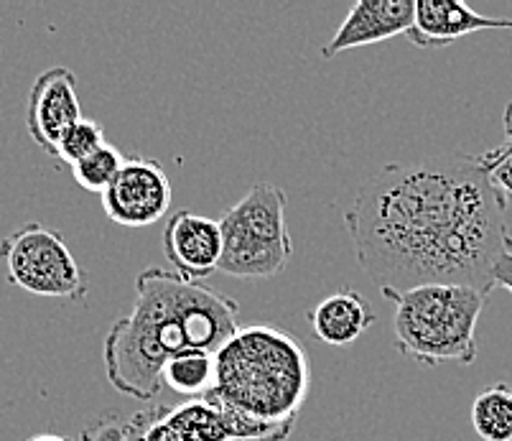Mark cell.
<instances>
[{"instance_id": "1", "label": "cell", "mask_w": 512, "mask_h": 441, "mask_svg": "<svg viewBox=\"0 0 512 441\" xmlns=\"http://www.w3.org/2000/svg\"><path fill=\"white\" fill-rule=\"evenodd\" d=\"M344 227L380 291L459 283L490 294L492 268L512 245L505 197L464 153L385 164L357 189Z\"/></svg>"}, {"instance_id": "2", "label": "cell", "mask_w": 512, "mask_h": 441, "mask_svg": "<svg viewBox=\"0 0 512 441\" xmlns=\"http://www.w3.org/2000/svg\"><path fill=\"white\" fill-rule=\"evenodd\" d=\"M240 329V304L166 268L136 278V304L105 334L102 360L115 391L136 401L161 393L166 362L181 352H212Z\"/></svg>"}, {"instance_id": "3", "label": "cell", "mask_w": 512, "mask_h": 441, "mask_svg": "<svg viewBox=\"0 0 512 441\" xmlns=\"http://www.w3.org/2000/svg\"><path fill=\"white\" fill-rule=\"evenodd\" d=\"M214 401L255 421L293 429L311 391L309 350L271 324L240 327L214 355Z\"/></svg>"}, {"instance_id": "4", "label": "cell", "mask_w": 512, "mask_h": 441, "mask_svg": "<svg viewBox=\"0 0 512 441\" xmlns=\"http://www.w3.org/2000/svg\"><path fill=\"white\" fill-rule=\"evenodd\" d=\"M393 301L395 350L423 368L477 360V324L487 294L459 283H426L408 291H380Z\"/></svg>"}, {"instance_id": "5", "label": "cell", "mask_w": 512, "mask_h": 441, "mask_svg": "<svg viewBox=\"0 0 512 441\" xmlns=\"http://www.w3.org/2000/svg\"><path fill=\"white\" fill-rule=\"evenodd\" d=\"M288 197L281 187L258 181L220 217V271L232 278H273L286 271L293 240L286 225Z\"/></svg>"}, {"instance_id": "6", "label": "cell", "mask_w": 512, "mask_h": 441, "mask_svg": "<svg viewBox=\"0 0 512 441\" xmlns=\"http://www.w3.org/2000/svg\"><path fill=\"white\" fill-rule=\"evenodd\" d=\"M0 261L13 286L44 299L85 301L90 283L62 232L29 222L0 240Z\"/></svg>"}, {"instance_id": "7", "label": "cell", "mask_w": 512, "mask_h": 441, "mask_svg": "<svg viewBox=\"0 0 512 441\" xmlns=\"http://www.w3.org/2000/svg\"><path fill=\"white\" fill-rule=\"evenodd\" d=\"M107 220L123 227H148L171 210V179L164 164L146 156H130L115 181L102 194Z\"/></svg>"}, {"instance_id": "8", "label": "cell", "mask_w": 512, "mask_h": 441, "mask_svg": "<svg viewBox=\"0 0 512 441\" xmlns=\"http://www.w3.org/2000/svg\"><path fill=\"white\" fill-rule=\"evenodd\" d=\"M77 95V77L67 67H51L36 77L26 102V128L41 151L57 159V146L64 133L82 120Z\"/></svg>"}, {"instance_id": "9", "label": "cell", "mask_w": 512, "mask_h": 441, "mask_svg": "<svg viewBox=\"0 0 512 441\" xmlns=\"http://www.w3.org/2000/svg\"><path fill=\"white\" fill-rule=\"evenodd\" d=\"M164 255L171 271L186 283H202L220 271L222 227L220 220L179 210L164 227Z\"/></svg>"}, {"instance_id": "10", "label": "cell", "mask_w": 512, "mask_h": 441, "mask_svg": "<svg viewBox=\"0 0 512 441\" xmlns=\"http://www.w3.org/2000/svg\"><path fill=\"white\" fill-rule=\"evenodd\" d=\"M413 0H360L349 8L339 29L324 44L321 57H337L360 46L380 44L393 36H408L413 26Z\"/></svg>"}, {"instance_id": "11", "label": "cell", "mask_w": 512, "mask_h": 441, "mask_svg": "<svg viewBox=\"0 0 512 441\" xmlns=\"http://www.w3.org/2000/svg\"><path fill=\"white\" fill-rule=\"evenodd\" d=\"M510 23L512 18L482 16L459 0H416L408 39L418 49H441V46L454 44V41L477 34V31H510Z\"/></svg>"}, {"instance_id": "12", "label": "cell", "mask_w": 512, "mask_h": 441, "mask_svg": "<svg viewBox=\"0 0 512 441\" xmlns=\"http://www.w3.org/2000/svg\"><path fill=\"white\" fill-rule=\"evenodd\" d=\"M306 319L324 345L349 347L375 324L377 314L360 291L344 286L309 309Z\"/></svg>"}, {"instance_id": "13", "label": "cell", "mask_w": 512, "mask_h": 441, "mask_svg": "<svg viewBox=\"0 0 512 441\" xmlns=\"http://www.w3.org/2000/svg\"><path fill=\"white\" fill-rule=\"evenodd\" d=\"M158 413L179 441H232L225 416L207 398H192L181 406H158Z\"/></svg>"}, {"instance_id": "14", "label": "cell", "mask_w": 512, "mask_h": 441, "mask_svg": "<svg viewBox=\"0 0 512 441\" xmlns=\"http://www.w3.org/2000/svg\"><path fill=\"white\" fill-rule=\"evenodd\" d=\"M214 355L212 352H181L166 362L161 383L179 396L204 398L214 388Z\"/></svg>"}, {"instance_id": "15", "label": "cell", "mask_w": 512, "mask_h": 441, "mask_svg": "<svg viewBox=\"0 0 512 441\" xmlns=\"http://www.w3.org/2000/svg\"><path fill=\"white\" fill-rule=\"evenodd\" d=\"M472 429L484 441H512V388L495 383L472 403Z\"/></svg>"}, {"instance_id": "16", "label": "cell", "mask_w": 512, "mask_h": 441, "mask_svg": "<svg viewBox=\"0 0 512 441\" xmlns=\"http://www.w3.org/2000/svg\"><path fill=\"white\" fill-rule=\"evenodd\" d=\"M123 164H125L123 153L107 143V146H102L100 151L90 153L87 159L77 161V164L72 166V176L79 187L85 189V192L100 194L102 197L105 189L115 181V176L120 174Z\"/></svg>"}, {"instance_id": "17", "label": "cell", "mask_w": 512, "mask_h": 441, "mask_svg": "<svg viewBox=\"0 0 512 441\" xmlns=\"http://www.w3.org/2000/svg\"><path fill=\"white\" fill-rule=\"evenodd\" d=\"M102 146H107L105 128H102L97 120L82 118L62 136V141H59L57 146V159L64 161V164L74 166L77 161L87 159L90 153L100 151Z\"/></svg>"}, {"instance_id": "18", "label": "cell", "mask_w": 512, "mask_h": 441, "mask_svg": "<svg viewBox=\"0 0 512 441\" xmlns=\"http://www.w3.org/2000/svg\"><path fill=\"white\" fill-rule=\"evenodd\" d=\"M502 128H505V141L500 143V146H495L492 151L482 153V156H477L479 164H482V169L490 174L492 169H495L497 164H500L502 159H507V156H512V97L510 102H507L505 108V115H502Z\"/></svg>"}, {"instance_id": "19", "label": "cell", "mask_w": 512, "mask_h": 441, "mask_svg": "<svg viewBox=\"0 0 512 441\" xmlns=\"http://www.w3.org/2000/svg\"><path fill=\"white\" fill-rule=\"evenodd\" d=\"M82 441H128V429L115 419L97 421L95 426L85 429Z\"/></svg>"}, {"instance_id": "20", "label": "cell", "mask_w": 512, "mask_h": 441, "mask_svg": "<svg viewBox=\"0 0 512 441\" xmlns=\"http://www.w3.org/2000/svg\"><path fill=\"white\" fill-rule=\"evenodd\" d=\"M490 179L502 197L512 199V156L502 159L500 164L490 171Z\"/></svg>"}, {"instance_id": "21", "label": "cell", "mask_w": 512, "mask_h": 441, "mask_svg": "<svg viewBox=\"0 0 512 441\" xmlns=\"http://www.w3.org/2000/svg\"><path fill=\"white\" fill-rule=\"evenodd\" d=\"M492 286H500L512 294V250H507L492 268Z\"/></svg>"}, {"instance_id": "22", "label": "cell", "mask_w": 512, "mask_h": 441, "mask_svg": "<svg viewBox=\"0 0 512 441\" xmlns=\"http://www.w3.org/2000/svg\"><path fill=\"white\" fill-rule=\"evenodd\" d=\"M29 441H72V439H67V436H62V434H36V436H31Z\"/></svg>"}, {"instance_id": "23", "label": "cell", "mask_w": 512, "mask_h": 441, "mask_svg": "<svg viewBox=\"0 0 512 441\" xmlns=\"http://www.w3.org/2000/svg\"><path fill=\"white\" fill-rule=\"evenodd\" d=\"M510 31H512V23H510Z\"/></svg>"}]
</instances>
